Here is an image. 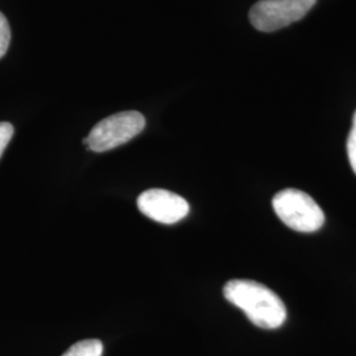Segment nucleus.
Segmentation results:
<instances>
[{"label":"nucleus","instance_id":"nucleus-2","mask_svg":"<svg viewBox=\"0 0 356 356\" xmlns=\"http://www.w3.org/2000/svg\"><path fill=\"white\" fill-rule=\"evenodd\" d=\"M272 204L281 220L294 231L314 232L325 223L322 209L305 191L297 189L279 191Z\"/></svg>","mask_w":356,"mask_h":356},{"label":"nucleus","instance_id":"nucleus-4","mask_svg":"<svg viewBox=\"0 0 356 356\" xmlns=\"http://www.w3.org/2000/svg\"><path fill=\"white\" fill-rule=\"evenodd\" d=\"M317 0H260L250 11L251 24L260 32H275L301 20Z\"/></svg>","mask_w":356,"mask_h":356},{"label":"nucleus","instance_id":"nucleus-7","mask_svg":"<svg viewBox=\"0 0 356 356\" xmlns=\"http://www.w3.org/2000/svg\"><path fill=\"white\" fill-rule=\"evenodd\" d=\"M11 41V28L6 16L0 13V58L7 53Z\"/></svg>","mask_w":356,"mask_h":356},{"label":"nucleus","instance_id":"nucleus-3","mask_svg":"<svg viewBox=\"0 0 356 356\" xmlns=\"http://www.w3.org/2000/svg\"><path fill=\"white\" fill-rule=\"evenodd\" d=\"M145 128V118L138 111H123L104 118L90 131L88 149L107 152L138 136Z\"/></svg>","mask_w":356,"mask_h":356},{"label":"nucleus","instance_id":"nucleus-8","mask_svg":"<svg viewBox=\"0 0 356 356\" xmlns=\"http://www.w3.org/2000/svg\"><path fill=\"white\" fill-rule=\"evenodd\" d=\"M347 154H348L350 165L356 175V111L354 114V119H353V127H351L348 140H347Z\"/></svg>","mask_w":356,"mask_h":356},{"label":"nucleus","instance_id":"nucleus-5","mask_svg":"<svg viewBox=\"0 0 356 356\" xmlns=\"http://www.w3.org/2000/svg\"><path fill=\"white\" fill-rule=\"evenodd\" d=\"M138 207L141 214L164 225L177 223L191 210L185 198L164 189L143 191L138 198Z\"/></svg>","mask_w":356,"mask_h":356},{"label":"nucleus","instance_id":"nucleus-9","mask_svg":"<svg viewBox=\"0 0 356 356\" xmlns=\"http://www.w3.org/2000/svg\"><path fill=\"white\" fill-rule=\"evenodd\" d=\"M13 132H15V129L11 123H7V122L0 123V157L13 139Z\"/></svg>","mask_w":356,"mask_h":356},{"label":"nucleus","instance_id":"nucleus-6","mask_svg":"<svg viewBox=\"0 0 356 356\" xmlns=\"http://www.w3.org/2000/svg\"><path fill=\"white\" fill-rule=\"evenodd\" d=\"M103 344L98 339H86L73 344L63 356H102Z\"/></svg>","mask_w":356,"mask_h":356},{"label":"nucleus","instance_id":"nucleus-1","mask_svg":"<svg viewBox=\"0 0 356 356\" xmlns=\"http://www.w3.org/2000/svg\"><path fill=\"white\" fill-rule=\"evenodd\" d=\"M223 294L232 305L245 313L254 326L277 329L286 319V307L280 297L268 286L251 280H231Z\"/></svg>","mask_w":356,"mask_h":356}]
</instances>
